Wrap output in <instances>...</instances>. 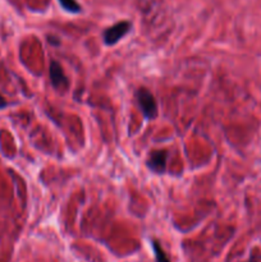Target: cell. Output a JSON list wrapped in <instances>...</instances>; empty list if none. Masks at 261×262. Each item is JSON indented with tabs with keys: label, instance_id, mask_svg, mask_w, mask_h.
I'll return each instance as SVG.
<instances>
[{
	"label": "cell",
	"instance_id": "52a82bcc",
	"mask_svg": "<svg viewBox=\"0 0 261 262\" xmlns=\"http://www.w3.org/2000/svg\"><path fill=\"white\" fill-rule=\"evenodd\" d=\"M5 106H7V101H5L4 97L0 95V109H3V107H5Z\"/></svg>",
	"mask_w": 261,
	"mask_h": 262
},
{
	"label": "cell",
	"instance_id": "3957f363",
	"mask_svg": "<svg viewBox=\"0 0 261 262\" xmlns=\"http://www.w3.org/2000/svg\"><path fill=\"white\" fill-rule=\"evenodd\" d=\"M166 158L168 154L164 150H156L150 154L147 160V166L156 174H163L166 169Z\"/></svg>",
	"mask_w": 261,
	"mask_h": 262
},
{
	"label": "cell",
	"instance_id": "7a4b0ae2",
	"mask_svg": "<svg viewBox=\"0 0 261 262\" xmlns=\"http://www.w3.org/2000/svg\"><path fill=\"white\" fill-rule=\"evenodd\" d=\"M130 30V23L127 20H123V22L117 23V25L112 26V27L107 28L104 32V42L106 45H114L117 43L120 38L124 37Z\"/></svg>",
	"mask_w": 261,
	"mask_h": 262
},
{
	"label": "cell",
	"instance_id": "6da1fadb",
	"mask_svg": "<svg viewBox=\"0 0 261 262\" xmlns=\"http://www.w3.org/2000/svg\"><path fill=\"white\" fill-rule=\"evenodd\" d=\"M137 101L140 105V109L142 110L143 115L147 119H154L158 114V105H156L155 97L151 95V92L146 89H140L137 91Z\"/></svg>",
	"mask_w": 261,
	"mask_h": 262
},
{
	"label": "cell",
	"instance_id": "277c9868",
	"mask_svg": "<svg viewBox=\"0 0 261 262\" xmlns=\"http://www.w3.org/2000/svg\"><path fill=\"white\" fill-rule=\"evenodd\" d=\"M49 72H50V81L55 89H63V87L68 86V79H67L61 67L56 61H51Z\"/></svg>",
	"mask_w": 261,
	"mask_h": 262
},
{
	"label": "cell",
	"instance_id": "5b68a950",
	"mask_svg": "<svg viewBox=\"0 0 261 262\" xmlns=\"http://www.w3.org/2000/svg\"><path fill=\"white\" fill-rule=\"evenodd\" d=\"M153 250L154 253H155L156 262H170L169 261L168 256L164 252L163 247H161V246L159 245V242H156V241H153Z\"/></svg>",
	"mask_w": 261,
	"mask_h": 262
},
{
	"label": "cell",
	"instance_id": "8992f818",
	"mask_svg": "<svg viewBox=\"0 0 261 262\" xmlns=\"http://www.w3.org/2000/svg\"><path fill=\"white\" fill-rule=\"evenodd\" d=\"M59 3H60V5L67 12L78 13L81 10V7H79V4L76 0H59Z\"/></svg>",
	"mask_w": 261,
	"mask_h": 262
}]
</instances>
